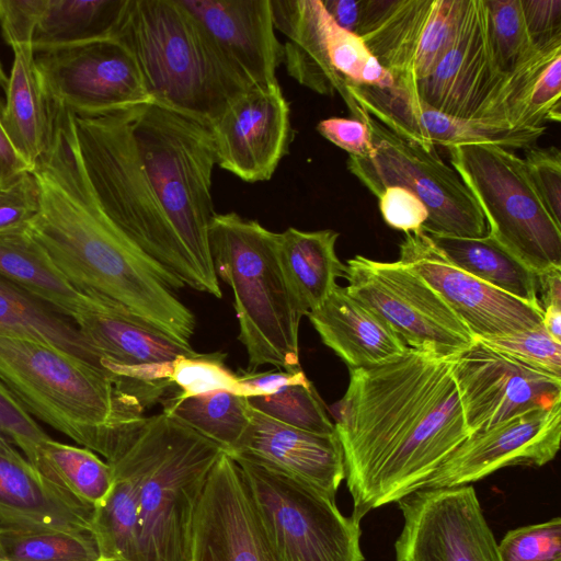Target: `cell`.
I'll return each instance as SVG.
<instances>
[{
	"mask_svg": "<svg viewBox=\"0 0 561 561\" xmlns=\"http://www.w3.org/2000/svg\"><path fill=\"white\" fill-rule=\"evenodd\" d=\"M329 411L358 523L419 490L469 437L453 356L425 350L350 369L346 392Z\"/></svg>",
	"mask_w": 561,
	"mask_h": 561,
	"instance_id": "cell-1",
	"label": "cell"
},
{
	"mask_svg": "<svg viewBox=\"0 0 561 561\" xmlns=\"http://www.w3.org/2000/svg\"><path fill=\"white\" fill-rule=\"evenodd\" d=\"M35 164L39 207L27 232L82 294L108 301L191 345L196 319L175 294L185 285L133 244L103 214L79 164L67 111Z\"/></svg>",
	"mask_w": 561,
	"mask_h": 561,
	"instance_id": "cell-2",
	"label": "cell"
},
{
	"mask_svg": "<svg viewBox=\"0 0 561 561\" xmlns=\"http://www.w3.org/2000/svg\"><path fill=\"white\" fill-rule=\"evenodd\" d=\"M0 380L28 414L105 461L145 417L105 373L34 339L0 333Z\"/></svg>",
	"mask_w": 561,
	"mask_h": 561,
	"instance_id": "cell-3",
	"label": "cell"
},
{
	"mask_svg": "<svg viewBox=\"0 0 561 561\" xmlns=\"http://www.w3.org/2000/svg\"><path fill=\"white\" fill-rule=\"evenodd\" d=\"M67 112L79 164L103 214L151 261L185 286L209 294L147 176L127 110L98 116Z\"/></svg>",
	"mask_w": 561,
	"mask_h": 561,
	"instance_id": "cell-4",
	"label": "cell"
},
{
	"mask_svg": "<svg viewBox=\"0 0 561 561\" xmlns=\"http://www.w3.org/2000/svg\"><path fill=\"white\" fill-rule=\"evenodd\" d=\"M116 37L133 53L153 103L207 127L252 89L179 0H128Z\"/></svg>",
	"mask_w": 561,
	"mask_h": 561,
	"instance_id": "cell-5",
	"label": "cell"
},
{
	"mask_svg": "<svg viewBox=\"0 0 561 561\" xmlns=\"http://www.w3.org/2000/svg\"><path fill=\"white\" fill-rule=\"evenodd\" d=\"M216 274L233 293L239 341L248 371L263 365L295 371L299 362V313L278 253V233L237 213L217 214L208 226Z\"/></svg>",
	"mask_w": 561,
	"mask_h": 561,
	"instance_id": "cell-6",
	"label": "cell"
},
{
	"mask_svg": "<svg viewBox=\"0 0 561 561\" xmlns=\"http://www.w3.org/2000/svg\"><path fill=\"white\" fill-rule=\"evenodd\" d=\"M130 130L159 203L205 279L221 298L208 242L216 164L209 127L157 103L127 110Z\"/></svg>",
	"mask_w": 561,
	"mask_h": 561,
	"instance_id": "cell-7",
	"label": "cell"
},
{
	"mask_svg": "<svg viewBox=\"0 0 561 561\" xmlns=\"http://www.w3.org/2000/svg\"><path fill=\"white\" fill-rule=\"evenodd\" d=\"M146 467L139 494L138 561H190L194 514L224 451L163 412L145 416Z\"/></svg>",
	"mask_w": 561,
	"mask_h": 561,
	"instance_id": "cell-8",
	"label": "cell"
},
{
	"mask_svg": "<svg viewBox=\"0 0 561 561\" xmlns=\"http://www.w3.org/2000/svg\"><path fill=\"white\" fill-rule=\"evenodd\" d=\"M447 149L485 218L488 233L536 274L560 268L561 227L545 207L524 159L493 144Z\"/></svg>",
	"mask_w": 561,
	"mask_h": 561,
	"instance_id": "cell-9",
	"label": "cell"
},
{
	"mask_svg": "<svg viewBox=\"0 0 561 561\" xmlns=\"http://www.w3.org/2000/svg\"><path fill=\"white\" fill-rule=\"evenodd\" d=\"M239 466L276 561H365L359 523L313 485L259 462Z\"/></svg>",
	"mask_w": 561,
	"mask_h": 561,
	"instance_id": "cell-10",
	"label": "cell"
},
{
	"mask_svg": "<svg viewBox=\"0 0 561 561\" xmlns=\"http://www.w3.org/2000/svg\"><path fill=\"white\" fill-rule=\"evenodd\" d=\"M373 149L347 160L348 171L376 197L386 187L400 186L416 195L428 218L426 234L481 238L488 234L485 218L471 192L436 149L427 151L409 142L365 113Z\"/></svg>",
	"mask_w": 561,
	"mask_h": 561,
	"instance_id": "cell-11",
	"label": "cell"
},
{
	"mask_svg": "<svg viewBox=\"0 0 561 561\" xmlns=\"http://www.w3.org/2000/svg\"><path fill=\"white\" fill-rule=\"evenodd\" d=\"M274 27L286 36L283 58L288 75L323 95L340 94L353 118L365 112L348 93L350 83L389 88L392 76L363 39L340 27L321 0H271Z\"/></svg>",
	"mask_w": 561,
	"mask_h": 561,
	"instance_id": "cell-12",
	"label": "cell"
},
{
	"mask_svg": "<svg viewBox=\"0 0 561 561\" xmlns=\"http://www.w3.org/2000/svg\"><path fill=\"white\" fill-rule=\"evenodd\" d=\"M343 278L348 294L386 322L408 347L455 356L474 342L445 300L400 261L355 255L346 261Z\"/></svg>",
	"mask_w": 561,
	"mask_h": 561,
	"instance_id": "cell-13",
	"label": "cell"
},
{
	"mask_svg": "<svg viewBox=\"0 0 561 561\" xmlns=\"http://www.w3.org/2000/svg\"><path fill=\"white\" fill-rule=\"evenodd\" d=\"M49 107L98 116L152 103L140 68L117 37L35 53Z\"/></svg>",
	"mask_w": 561,
	"mask_h": 561,
	"instance_id": "cell-14",
	"label": "cell"
},
{
	"mask_svg": "<svg viewBox=\"0 0 561 561\" xmlns=\"http://www.w3.org/2000/svg\"><path fill=\"white\" fill-rule=\"evenodd\" d=\"M73 323L102 355L105 370L146 409L173 387L170 376L174 360L199 354L191 345L95 297Z\"/></svg>",
	"mask_w": 561,
	"mask_h": 561,
	"instance_id": "cell-15",
	"label": "cell"
},
{
	"mask_svg": "<svg viewBox=\"0 0 561 561\" xmlns=\"http://www.w3.org/2000/svg\"><path fill=\"white\" fill-rule=\"evenodd\" d=\"M396 503L403 515L396 561H501L472 485L420 489Z\"/></svg>",
	"mask_w": 561,
	"mask_h": 561,
	"instance_id": "cell-16",
	"label": "cell"
},
{
	"mask_svg": "<svg viewBox=\"0 0 561 561\" xmlns=\"http://www.w3.org/2000/svg\"><path fill=\"white\" fill-rule=\"evenodd\" d=\"M453 375L469 436L528 411L561 404V378L477 339L453 356Z\"/></svg>",
	"mask_w": 561,
	"mask_h": 561,
	"instance_id": "cell-17",
	"label": "cell"
},
{
	"mask_svg": "<svg viewBox=\"0 0 561 561\" xmlns=\"http://www.w3.org/2000/svg\"><path fill=\"white\" fill-rule=\"evenodd\" d=\"M504 76L492 53L485 0H468L455 37L432 72L413 85L403 83L443 113L489 122Z\"/></svg>",
	"mask_w": 561,
	"mask_h": 561,
	"instance_id": "cell-18",
	"label": "cell"
},
{
	"mask_svg": "<svg viewBox=\"0 0 561 561\" xmlns=\"http://www.w3.org/2000/svg\"><path fill=\"white\" fill-rule=\"evenodd\" d=\"M398 261L445 300L474 339L500 337L541 325V309L456 267L422 230L405 233Z\"/></svg>",
	"mask_w": 561,
	"mask_h": 561,
	"instance_id": "cell-19",
	"label": "cell"
},
{
	"mask_svg": "<svg viewBox=\"0 0 561 561\" xmlns=\"http://www.w3.org/2000/svg\"><path fill=\"white\" fill-rule=\"evenodd\" d=\"M355 103L400 138L427 151L471 144H493L508 149H526L546 133V126L508 128L493 123L465 119L424 103L405 83L389 88L350 83Z\"/></svg>",
	"mask_w": 561,
	"mask_h": 561,
	"instance_id": "cell-20",
	"label": "cell"
},
{
	"mask_svg": "<svg viewBox=\"0 0 561 561\" xmlns=\"http://www.w3.org/2000/svg\"><path fill=\"white\" fill-rule=\"evenodd\" d=\"M190 561H276L241 470L226 451L194 514Z\"/></svg>",
	"mask_w": 561,
	"mask_h": 561,
	"instance_id": "cell-21",
	"label": "cell"
},
{
	"mask_svg": "<svg viewBox=\"0 0 561 561\" xmlns=\"http://www.w3.org/2000/svg\"><path fill=\"white\" fill-rule=\"evenodd\" d=\"M560 440L561 404L528 411L466 438L420 489L466 485L504 467L543 466Z\"/></svg>",
	"mask_w": 561,
	"mask_h": 561,
	"instance_id": "cell-22",
	"label": "cell"
},
{
	"mask_svg": "<svg viewBox=\"0 0 561 561\" xmlns=\"http://www.w3.org/2000/svg\"><path fill=\"white\" fill-rule=\"evenodd\" d=\"M209 129L216 164L245 182L270 180L291 134L289 105L280 85L250 89Z\"/></svg>",
	"mask_w": 561,
	"mask_h": 561,
	"instance_id": "cell-23",
	"label": "cell"
},
{
	"mask_svg": "<svg viewBox=\"0 0 561 561\" xmlns=\"http://www.w3.org/2000/svg\"><path fill=\"white\" fill-rule=\"evenodd\" d=\"M227 66L249 87L278 84L283 45L275 34L271 0H179Z\"/></svg>",
	"mask_w": 561,
	"mask_h": 561,
	"instance_id": "cell-24",
	"label": "cell"
},
{
	"mask_svg": "<svg viewBox=\"0 0 561 561\" xmlns=\"http://www.w3.org/2000/svg\"><path fill=\"white\" fill-rule=\"evenodd\" d=\"M94 508L43 476L0 434V527L92 534Z\"/></svg>",
	"mask_w": 561,
	"mask_h": 561,
	"instance_id": "cell-25",
	"label": "cell"
},
{
	"mask_svg": "<svg viewBox=\"0 0 561 561\" xmlns=\"http://www.w3.org/2000/svg\"><path fill=\"white\" fill-rule=\"evenodd\" d=\"M227 454L298 478L332 499L345 479L343 451L336 433L323 435L298 430L253 409L248 428Z\"/></svg>",
	"mask_w": 561,
	"mask_h": 561,
	"instance_id": "cell-26",
	"label": "cell"
},
{
	"mask_svg": "<svg viewBox=\"0 0 561 561\" xmlns=\"http://www.w3.org/2000/svg\"><path fill=\"white\" fill-rule=\"evenodd\" d=\"M307 317L322 343L350 369L379 365L409 350L386 322L339 285Z\"/></svg>",
	"mask_w": 561,
	"mask_h": 561,
	"instance_id": "cell-27",
	"label": "cell"
},
{
	"mask_svg": "<svg viewBox=\"0 0 561 561\" xmlns=\"http://www.w3.org/2000/svg\"><path fill=\"white\" fill-rule=\"evenodd\" d=\"M142 421L106 461L112 467L113 484L104 503L94 508L91 530L101 561H138L139 494L146 467Z\"/></svg>",
	"mask_w": 561,
	"mask_h": 561,
	"instance_id": "cell-28",
	"label": "cell"
},
{
	"mask_svg": "<svg viewBox=\"0 0 561 561\" xmlns=\"http://www.w3.org/2000/svg\"><path fill=\"white\" fill-rule=\"evenodd\" d=\"M435 0H366L356 32L393 81L414 84L417 54Z\"/></svg>",
	"mask_w": 561,
	"mask_h": 561,
	"instance_id": "cell-29",
	"label": "cell"
},
{
	"mask_svg": "<svg viewBox=\"0 0 561 561\" xmlns=\"http://www.w3.org/2000/svg\"><path fill=\"white\" fill-rule=\"evenodd\" d=\"M339 233L331 229L302 231L294 227L278 233L280 265L301 316L317 309L344 277L345 264L335 244Z\"/></svg>",
	"mask_w": 561,
	"mask_h": 561,
	"instance_id": "cell-30",
	"label": "cell"
},
{
	"mask_svg": "<svg viewBox=\"0 0 561 561\" xmlns=\"http://www.w3.org/2000/svg\"><path fill=\"white\" fill-rule=\"evenodd\" d=\"M0 277L72 322L94 299L60 273L27 229L0 234Z\"/></svg>",
	"mask_w": 561,
	"mask_h": 561,
	"instance_id": "cell-31",
	"label": "cell"
},
{
	"mask_svg": "<svg viewBox=\"0 0 561 561\" xmlns=\"http://www.w3.org/2000/svg\"><path fill=\"white\" fill-rule=\"evenodd\" d=\"M13 54L4 89V124L12 142L34 169L47 150L53 122L32 46L14 48Z\"/></svg>",
	"mask_w": 561,
	"mask_h": 561,
	"instance_id": "cell-32",
	"label": "cell"
},
{
	"mask_svg": "<svg viewBox=\"0 0 561 561\" xmlns=\"http://www.w3.org/2000/svg\"><path fill=\"white\" fill-rule=\"evenodd\" d=\"M427 236L442 255L456 267L541 309L538 299V275L489 233L481 238Z\"/></svg>",
	"mask_w": 561,
	"mask_h": 561,
	"instance_id": "cell-33",
	"label": "cell"
},
{
	"mask_svg": "<svg viewBox=\"0 0 561 561\" xmlns=\"http://www.w3.org/2000/svg\"><path fill=\"white\" fill-rule=\"evenodd\" d=\"M0 333L47 343L105 373L102 355L70 319L1 277Z\"/></svg>",
	"mask_w": 561,
	"mask_h": 561,
	"instance_id": "cell-34",
	"label": "cell"
},
{
	"mask_svg": "<svg viewBox=\"0 0 561 561\" xmlns=\"http://www.w3.org/2000/svg\"><path fill=\"white\" fill-rule=\"evenodd\" d=\"M128 0H47L36 26L34 53L116 37Z\"/></svg>",
	"mask_w": 561,
	"mask_h": 561,
	"instance_id": "cell-35",
	"label": "cell"
},
{
	"mask_svg": "<svg viewBox=\"0 0 561 561\" xmlns=\"http://www.w3.org/2000/svg\"><path fill=\"white\" fill-rule=\"evenodd\" d=\"M161 403L163 413L178 419L226 453L238 444L252 416L247 397L228 390L190 397L175 393Z\"/></svg>",
	"mask_w": 561,
	"mask_h": 561,
	"instance_id": "cell-36",
	"label": "cell"
},
{
	"mask_svg": "<svg viewBox=\"0 0 561 561\" xmlns=\"http://www.w3.org/2000/svg\"><path fill=\"white\" fill-rule=\"evenodd\" d=\"M37 470L81 504L96 508L113 484L112 467L95 453L48 438L39 448Z\"/></svg>",
	"mask_w": 561,
	"mask_h": 561,
	"instance_id": "cell-37",
	"label": "cell"
},
{
	"mask_svg": "<svg viewBox=\"0 0 561 561\" xmlns=\"http://www.w3.org/2000/svg\"><path fill=\"white\" fill-rule=\"evenodd\" d=\"M0 554L10 561H101L92 534L0 527Z\"/></svg>",
	"mask_w": 561,
	"mask_h": 561,
	"instance_id": "cell-38",
	"label": "cell"
},
{
	"mask_svg": "<svg viewBox=\"0 0 561 561\" xmlns=\"http://www.w3.org/2000/svg\"><path fill=\"white\" fill-rule=\"evenodd\" d=\"M247 400L253 410L285 425L316 434H335L334 423L309 379Z\"/></svg>",
	"mask_w": 561,
	"mask_h": 561,
	"instance_id": "cell-39",
	"label": "cell"
},
{
	"mask_svg": "<svg viewBox=\"0 0 561 561\" xmlns=\"http://www.w3.org/2000/svg\"><path fill=\"white\" fill-rule=\"evenodd\" d=\"M489 37L502 73L513 70L536 49L527 32L520 0H485Z\"/></svg>",
	"mask_w": 561,
	"mask_h": 561,
	"instance_id": "cell-40",
	"label": "cell"
},
{
	"mask_svg": "<svg viewBox=\"0 0 561 561\" xmlns=\"http://www.w3.org/2000/svg\"><path fill=\"white\" fill-rule=\"evenodd\" d=\"M222 353L182 356L174 360L170 381L178 386L181 397L196 396L216 390H228L240 394L237 374L225 364Z\"/></svg>",
	"mask_w": 561,
	"mask_h": 561,
	"instance_id": "cell-41",
	"label": "cell"
},
{
	"mask_svg": "<svg viewBox=\"0 0 561 561\" xmlns=\"http://www.w3.org/2000/svg\"><path fill=\"white\" fill-rule=\"evenodd\" d=\"M497 550L501 561H561V518L512 529Z\"/></svg>",
	"mask_w": 561,
	"mask_h": 561,
	"instance_id": "cell-42",
	"label": "cell"
},
{
	"mask_svg": "<svg viewBox=\"0 0 561 561\" xmlns=\"http://www.w3.org/2000/svg\"><path fill=\"white\" fill-rule=\"evenodd\" d=\"M480 341L526 365L561 378V343L549 335L542 323L530 330Z\"/></svg>",
	"mask_w": 561,
	"mask_h": 561,
	"instance_id": "cell-43",
	"label": "cell"
},
{
	"mask_svg": "<svg viewBox=\"0 0 561 561\" xmlns=\"http://www.w3.org/2000/svg\"><path fill=\"white\" fill-rule=\"evenodd\" d=\"M468 0H435L417 54L413 82L432 72L451 44Z\"/></svg>",
	"mask_w": 561,
	"mask_h": 561,
	"instance_id": "cell-44",
	"label": "cell"
},
{
	"mask_svg": "<svg viewBox=\"0 0 561 561\" xmlns=\"http://www.w3.org/2000/svg\"><path fill=\"white\" fill-rule=\"evenodd\" d=\"M0 434L10 438L37 469L39 448L50 438L0 380Z\"/></svg>",
	"mask_w": 561,
	"mask_h": 561,
	"instance_id": "cell-45",
	"label": "cell"
},
{
	"mask_svg": "<svg viewBox=\"0 0 561 561\" xmlns=\"http://www.w3.org/2000/svg\"><path fill=\"white\" fill-rule=\"evenodd\" d=\"M39 207V186L32 171L0 186V234L24 231Z\"/></svg>",
	"mask_w": 561,
	"mask_h": 561,
	"instance_id": "cell-46",
	"label": "cell"
},
{
	"mask_svg": "<svg viewBox=\"0 0 561 561\" xmlns=\"http://www.w3.org/2000/svg\"><path fill=\"white\" fill-rule=\"evenodd\" d=\"M524 162L545 207L561 227V152L554 147H528Z\"/></svg>",
	"mask_w": 561,
	"mask_h": 561,
	"instance_id": "cell-47",
	"label": "cell"
},
{
	"mask_svg": "<svg viewBox=\"0 0 561 561\" xmlns=\"http://www.w3.org/2000/svg\"><path fill=\"white\" fill-rule=\"evenodd\" d=\"M561 50L556 51L543 65L531 89L526 124L541 127L548 121H561Z\"/></svg>",
	"mask_w": 561,
	"mask_h": 561,
	"instance_id": "cell-48",
	"label": "cell"
},
{
	"mask_svg": "<svg viewBox=\"0 0 561 561\" xmlns=\"http://www.w3.org/2000/svg\"><path fill=\"white\" fill-rule=\"evenodd\" d=\"M47 0H0V30L12 49L32 46Z\"/></svg>",
	"mask_w": 561,
	"mask_h": 561,
	"instance_id": "cell-49",
	"label": "cell"
},
{
	"mask_svg": "<svg viewBox=\"0 0 561 561\" xmlns=\"http://www.w3.org/2000/svg\"><path fill=\"white\" fill-rule=\"evenodd\" d=\"M383 220L393 229L408 232L422 230L428 211L421 199L400 186L386 187L378 197Z\"/></svg>",
	"mask_w": 561,
	"mask_h": 561,
	"instance_id": "cell-50",
	"label": "cell"
},
{
	"mask_svg": "<svg viewBox=\"0 0 561 561\" xmlns=\"http://www.w3.org/2000/svg\"><path fill=\"white\" fill-rule=\"evenodd\" d=\"M535 47L561 43V0H520Z\"/></svg>",
	"mask_w": 561,
	"mask_h": 561,
	"instance_id": "cell-51",
	"label": "cell"
},
{
	"mask_svg": "<svg viewBox=\"0 0 561 561\" xmlns=\"http://www.w3.org/2000/svg\"><path fill=\"white\" fill-rule=\"evenodd\" d=\"M317 130L352 157H364L373 149L370 130L364 119L330 117L320 121Z\"/></svg>",
	"mask_w": 561,
	"mask_h": 561,
	"instance_id": "cell-52",
	"label": "cell"
},
{
	"mask_svg": "<svg viewBox=\"0 0 561 561\" xmlns=\"http://www.w3.org/2000/svg\"><path fill=\"white\" fill-rule=\"evenodd\" d=\"M240 394L244 397L272 394L280 389L307 380L302 368L295 371L270 370L237 374Z\"/></svg>",
	"mask_w": 561,
	"mask_h": 561,
	"instance_id": "cell-53",
	"label": "cell"
},
{
	"mask_svg": "<svg viewBox=\"0 0 561 561\" xmlns=\"http://www.w3.org/2000/svg\"><path fill=\"white\" fill-rule=\"evenodd\" d=\"M32 170L9 136L4 124V103L0 100V186Z\"/></svg>",
	"mask_w": 561,
	"mask_h": 561,
	"instance_id": "cell-54",
	"label": "cell"
},
{
	"mask_svg": "<svg viewBox=\"0 0 561 561\" xmlns=\"http://www.w3.org/2000/svg\"><path fill=\"white\" fill-rule=\"evenodd\" d=\"M321 2L340 27L356 34L364 15L366 0H321Z\"/></svg>",
	"mask_w": 561,
	"mask_h": 561,
	"instance_id": "cell-55",
	"label": "cell"
},
{
	"mask_svg": "<svg viewBox=\"0 0 561 561\" xmlns=\"http://www.w3.org/2000/svg\"><path fill=\"white\" fill-rule=\"evenodd\" d=\"M538 275V299L541 309L561 308V267L551 268Z\"/></svg>",
	"mask_w": 561,
	"mask_h": 561,
	"instance_id": "cell-56",
	"label": "cell"
},
{
	"mask_svg": "<svg viewBox=\"0 0 561 561\" xmlns=\"http://www.w3.org/2000/svg\"><path fill=\"white\" fill-rule=\"evenodd\" d=\"M542 327L549 335L561 343V308L547 307L542 310Z\"/></svg>",
	"mask_w": 561,
	"mask_h": 561,
	"instance_id": "cell-57",
	"label": "cell"
},
{
	"mask_svg": "<svg viewBox=\"0 0 561 561\" xmlns=\"http://www.w3.org/2000/svg\"><path fill=\"white\" fill-rule=\"evenodd\" d=\"M7 83H8V77L3 70V67L0 62V87H2L3 89H5L7 87Z\"/></svg>",
	"mask_w": 561,
	"mask_h": 561,
	"instance_id": "cell-58",
	"label": "cell"
},
{
	"mask_svg": "<svg viewBox=\"0 0 561 561\" xmlns=\"http://www.w3.org/2000/svg\"><path fill=\"white\" fill-rule=\"evenodd\" d=\"M0 561H10V560H8V559L3 558V557L0 554Z\"/></svg>",
	"mask_w": 561,
	"mask_h": 561,
	"instance_id": "cell-59",
	"label": "cell"
}]
</instances>
